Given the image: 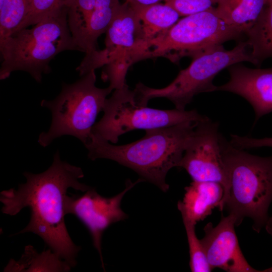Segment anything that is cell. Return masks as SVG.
<instances>
[{
    "label": "cell",
    "mask_w": 272,
    "mask_h": 272,
    "mask_svg": "<svg viewBox=\"0 0 272 272\" xmlns=\"http://www.w3.org/2000/svg\"><path fill=\"white\" fill-rule=\"evenodd\" d=\"M27 12V0H0V41L18 29Z\"/></svg>",
    "instance_id": "cell-20"
},
{
    "label": "cell",
    "mask_w": 272,
    "mask_h": 272,
    "mask_svg": "<svg viewBox=\"0 0 272 272\" xmlns=\"http://www.w3.org/2000/svg\"><path fill=\"white\" fill-rule=\"evenodd\" d=\"M219 0H165L181 16L202 12L216 7Z\"/></svg>",
    "instance_id": "cell-24"
},
{
    "label": "cell",
    "mask_w": 272,
    "mask_h": 272,
    "mask_svg": "<svg viewBox=\"0 0 272 272\" xmlns=\"http://www.w3.org/2000/svg\"><path fill=\"white\" fill-rule=\"evenodd\" d=\"M242 34L223 21L214 8L184 16L155 38L142 42L143 59L163 57L177 63L183 57L193 58Z\"/></svg>",
    "instance_id": "cell-6"
},
{
    "label": "cell",
    "mask_w": 272,
    "mask_h": 272,
    "mask_svg": "<svg viewBox=\"0 0 272 272\" xmlns=\"http://www.w3.org/2000/svg\"><path fill=\"white\" fill-rule=\"evenodd\" d=\"M96 2L97 0H69L67 3L69 26L77 45L94 11Z\"/></svg>",
    "instance_id": "cell-21"
},
{
    "label": "cell",
    "mask_w": 272,
    "mask_h": 272,
    "mask_svg": "<svg viewBox=\"0 0 272 272\" xmlns=\"http://www.w3.org/2000/svg\"><path fill=\"white\" fill-rule=\"evenodd\" d=\"M244 34L254 64L259 65L265 59L272 58V0Z\"/></svg>",
    "instance_id": "cell-19"
},
{
    "label": "cell",
    "mask_w": 272,
    "mask_h": 272,
    "mask_svg": "<svg viewBox=\"0 0 272 272\" xmlns=\"http://www.w3.org/2000/svg\"><path fill=\"white\" fill-rule=\"evenodd\" d=\"M71 265L59 255L49 248L39 253L31 245L25 247L18 260L11 259L4 269L5 272L52 271L66 272Z\"/></svg>",
    "instance_id": "cell-17"
},
{
    "label": "cell",
    "mask_w": 272,
    "mask_h": 272,
    "mask_svg": "<svg viewBox=\"0 0 272 272\" xmlns=\"http://www.w3.org/2000/svg\"><path fill=\"white\" fill-rule=\"evenodd\" d=\"M165 0H125L131 5L146 6L160 3Z\"/></svg>",
    "instance_id": "cell-26"
},
{
    "label": "cell",
    "mask_w": 272,
    "mask_h": 272,
    "mask_svg": "<svg viewBox=\"0 0 272 272\" xmlns=\"http://www.w3.org/2000/svg\"><path fill=\"white\" fill-rule=\"evenodd\" d=\"M130 5L139 20L140 40L142 42L150 41L170 29L181 17L173 8L165 3L146 6Z\"/></svg>",
    "instance_id": "cell-15"
},
{
    "label": "cell",
    "mask_w": 272,
    "mask_h": 272,
    "mask_svg": "<svg viewBox=\"0 0 272 272\" xmlns=\"http://www.w3.org/2000/svg\"><path fill=\"white\" fill-rule=\"evenodd\" d=\"M219 123L209 117L198 121L184 151L179 167L183 168L193 181L219 183L228 185L224 162Z\"/></svg>",
    "instance_id": "cell-10"
},
{
    "label": "cell",
    "mask_w": 272,
    "mask_h": 272,
    "mask_svg": "<svg viewBox=\"0 0 272 272\" xmlns=\"http://www.w3.org/2000/svg\"><path fill=\"white\" fill-rule=\"evenodd\" d=\"M96 80L95 71H92L74 83H63L60 93L54 99L41 101V106L50 110L52 121L49 130L39 136L41 146L45 147L65 135L77 138L84 145L90 141L97 116L113 90L109 86L98 88Z\"/></svg>",
    "instance_id": "cell-5"
},
{
    "label": "cell",
    "mask_w": 272,
    "mask_h": 272,
    "mask_svg": "<svg viewBox=\"0 0 272 272\" xmlns=\"http://www.w3.org/2000/svg\"><path fill=\"white\" fill-rule=\"evenodd\" d=\"M143 181L141 178L134 182L126 181L125 188L117 195L105 197L92 188L82 195H66L64 201L65 214L77 217L88 228L92 236L94 247L98 251L102 266H104L102 254L101 239L104 231L113 223L122 221L127 215L120 205L125 193L138 183Z\"/></svg>",
    "instance_id": "cell-11"
},
{
    "label": "cell",
    "mask_w": 272,
    "mask_h": 272,
    "mask_svg": "<svg viewBox=\"0 0 272 272\" xmlns=\"http://www.w3.org/2000/svg\"><path fill=\"white\" fill-rule=\"evenodd\" d=\"M221 143L228 185L219 209L233 216L236 226L250 218L253 230L259 233L268 220L272 202V155H252L223 135Z\"/></svg>",
    "instance_id": "cell-3"
},
{
    "label": "cell",
    "mask_w": 272,
    "mask_h": 272,
    "mask_svg": "<svg viewBox=\"0 0 272 272\" xmlns=\"http://www.w3.org/2000/svg\"><path fill=\"white\" fill-rule=\"evenodd\" d=\"M198 122L148 129L142 139L119 146L110 144L92 134L90 141L85 146L91 160L102 158L114 161L166 192L169 189L166 175L171 169L179 167Z\"/></svg>",
    "instance_id": "cell-2"
},
{
    "label": "cell",
    "mask_w": 272,
    "mask_h": 272,
    "mask_svg": "<svg viewBox=\"0 0 272 272\" xmlns=\"http://www.w3.org/2000/svg\"><path fill=\"white\" fill-rule=\"evenodd\" d=\"M185 191L177 208L183 221L195 225L211 215L215 208H219L224 196L223 187L215 182L193 181Z\"/></svg>",
    "instance_id": "cell-14"
},
{
    "label": "cell",
    "mask_w": 272,
    "mask_h": 272,
    "mask_svg": "<svg viewBox=\"0 0 272 272\" xmlns=\"http://www.w3.org/2000/svg\"><path fill=\"white\" fill-rule=\"evenodd\" d=\"M260 272H272V266L265 269L263 270H260Z\"/></svg>",
    "instance_id": "cell-28"
},
{
    "label": "cell",
    "mask_w": 272,
    "mask_h": 272,
    "mask_svg": "<svg viewBox=\"0 0 272 272\" xmlns=\"http://www.w3.org/2000/svg\"><path fill=\"white\" fill-rule=\"evenodd\" d=\"M121 4L120 0H97L94 11L78 43L85 56L97 50L98 37L106 32Z\"/></svg>",
    "instance_id": "cell-18"
},
{
    "label": "cell",
    "mask_w": 272,
    "mask_h": 272,
    "mask_svg": "<svg viewBox=\"0 0 272 272\" xmlns=\"http://www.w3.org/2000/svg\"><path fill=\"white\" fill-rule=\"evenodd\" d=\"M2 62L0 79L15 71L27 72L38 83L43 74L49 73L50 61L65 50H78L71 33L67 7L42 20L31 29L15 32L0 41Z\"/></svg>",
    "instance_id": "cell-4"
},
{
    "label": "cell",
    "mask_w": 272,
    "mask_h": 272,
    "mask_svg": "<svg viewBox=\"0 0 272 272\" xmlns=\"http://www.w3.org/2000/svg\"><path fill=\"white\" fill-rule=\"evenodd\" d=\"M230 142L234 147L243 150L263 147L272 148V137L256 139L231 134Z\"/></svg>",
    "instance_id": "cell-25"
},
{
    "label": "cell",
    "mask_w": 272,
    "mask_h": 272,
    "mask_svg": "<svg viewBox=\"0 0 272 272\" xmlns=\"http://www.w3.org/2000/svg\"><path fill=\"white\" fill-rule=\"evenodd\" d=\"M235 219L231 215L222 216L217 225L208 223L200 239L208 262L212 268L228 272H260L247 262L240 249L235 226Z\"/></svg>",
    "instance_id": "cell-12"
},
{
    "label": "cell",
    "mask_w": 272,
    "mask_h": 272,
    "mask_svg": "<svg viewBox=\"0 0 272 272\" xmlns=\"http://www.w3.org/2000/svg\"><path fill=\"white\" fill-rule=\"evenodd\" d=\"M26 182L17 189L2 191V212L15 216L25 208L30 210V220L17 234L32 232L39 236L54 252L73 267L81 249L72 240L64 221V201L69 188L86 192L92 187L79 182L82 169L61 160L59 152L51 165L39 174L24 172Z\"/></svg>",
    "instance_id": "cell-1"
},
{
    "label": "cell",
    "mask_w": 272,
    "mask_h": 272,
    "mask_svg": "<svg viewBox=\"0 0 272 272\" xmlns=\"http://www.w3.org/2000/svg\"><path fill=\"white\" fill-rule=\"evenodd\" d=\"M66 3L67 0H27L25 17L15 32L38 23L67 7Z\"/></svg>",
    "instance_id": "cell-22"
},
{
    "label": "cell",
    "mask_w": 272,
    "mask_h": 272,
    "mask_svg": "<svg viewBox=\"0 0 272 272\" xmlns=\"http://www.w3.org/2000/svg\"><path fill=\"white\" fill-rule=\"evenodd\" d=\"M134 89L126 85L115 90L106 99L104 115L95 123L93 134L116 144L122 134L134 129H152L175 125L187 121H199L207 117L195 109L160 110L147 107Z\"/></svg>",
    "instance_id": "cell-7"
},
{
    "label": "cell",
    "mask_w": 272,
    "mask_h": 272,
    "mask_svg": "<svg viewBox=\"0 0 272 272\" xmlns=\"http://www.w3.org/2000/svg\"><path fill=\"white\" fill-rule=\"evenodd\" d=\"M243 61L254 64L246 41L240 42L231 50L220 45L193 57L190 65L181 70L167 86L155 89L139 83L135 89L146 102L154 98H165L175 108L183 110L194 96L215 91L216 86L213 81L221 71Z\"/></svg>",
    "instance_id": "cell-8"
},
{
    "label": "cell",
    "mask_w": 272,
    "mask_h": 272,
    "mask_svg": "<svg viewBox=\"0 0 272 272\" xmlns=\"http://www.w3.org/2000/svg\"><path fill=\"white\" fill-rule=\"evenodd\" d=\"M105 33V48L85 56L76 70L83 76L104 66L103 80L120 87L125 84V76L133 63L135 45L140 40L139 20L129 4H121Z\"/></svg>",
    "instance_id": "cell-9"
},
{
    "label": "cell",
    "mask_w": 272,
    "mask_h": 272,
    "mask_svg": "<svg viewBox=\"0 0 272 272\" xmlns=\"http://www.w3.org/2000/svg\"><path fill=\"white\" fill-rule=\"evenodd\" d=\"M187 235L190 255L189 266L192 272H210L211 267L201 240L196 236L195 225L183 221Z\"/></svg>",
    "instance_id": "cell-23"
},
{
    "label": "cell",
    "mask_w": 272,
    "mask_h": 272,
    "mask_svg": "<svg viewBox=\"0 0 272 272\" xmlns=\"http://www.w3.org/2000/svg\"><path fill=\"white\" fill-rule=\"evenodd\" d=\"M266 232L272 236V216L269 217L268 220L265 226Z\"/></svg>",
    "instance_id": "cell-27"
},
{
    "label": "cell",
    "mask_w": 272,
    "mask_h": 272,
    "mask_svg": "<svg viewBox=\"0 0 272 272\" xmlns=\"http://www.w3.org/2000/svg\"><path fill=\"white\" fill-rule=\"evenodd\" d=\"M270 0H219L215 10L230 26L244 34L256 21Z\"/></svg>",
    "instance_id": "cell-16"
},
{
    "label": "cell",
    "mask_w": 272,
    "mask_h": 272,
    "mask_svg": "<svg viewBox=\"0 0 272 272\" xmlns=\"http://www.w3.org/2000/svg\"><path fill=\"white\" fill-rule=\"evenodd\" d=\"M228 82L215 91L231 92L244 98L251 105L255 121L272 112V67L251 69L241 65L229 67Z\"/></svg>",
    "instance_id": "cell-13"
}]
</instances>
